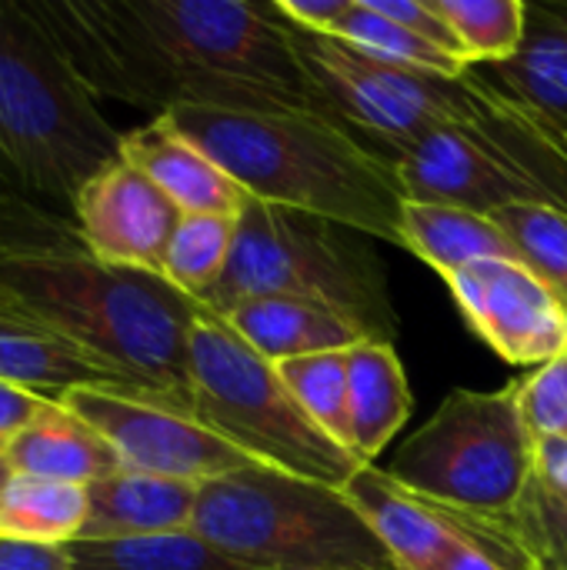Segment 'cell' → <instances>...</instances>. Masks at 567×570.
I'll use <instances>...</instances> for the list:
<instances>
[{
  "label": "cell",
  "instance_id": "obj_33",
  "mask_svg": "<svg viewBox=\"0 0 567 570\" xmlns=\"http://www.w3.org/2000/svg\"><path fill=\"white\" fill-rule=\"evenodd\" d=\"M351 3L354 0H274L277 13L291 27L307 30V33H328V37L338 33Z\"/></svg>",
  "mask_w": 567,
  "mask_h": 570
},
{
  "label": "cell",
  "instance_id": "obj_7",
  "mask_svg": "<svg viewBox=\"0 0 567 570\" xmlns=\"http://www.w3.org/2000/svg\"><path fill=\"white\" fill-rule=\"evenodd\" d=\"M187 414L254 464L344 491L361 461L334 444L294 401L277 367L224 317L201 307L190 327Z\"/></svg>",
  "mask_w": 567,
  "mask_h": 570
},
{
  "label": "cell",
  "instance_id": "obj_15",
  "mask_svg": "<svg viewBox=\"0 0 567 570\" xmlns=\"http://www.w3.org/2000/svg\"><path fill=\"white\" fill-rule=\"evenodd\" d=\"M344 498L368 521L401 570H441L458 544L451 524L378 464H361L344 484Z\"/></svg>",
  "mask_w": 567,
  "mask_h": 570
},
{
  "label": "cell",
  "instance_id": "obj_23",
  "mask_svg": "<svg viewBox=\"0 0 567 570\" xmlns=\"http://www.w3.org/2000/svg\"><path fill=\"white\" fill-rule=\"evenodd\" d=\"M401 247L451 277L478 261H521L508 234L481 214L444 204H404Z\"/></svg>",
  "mask_w": 567,
  "mask_h": 570
},
{
  "label": "cell",
  "instance_id": "obj_2",
  "mask_svg": "<svg viewBox=\"0 0 567 570\" xmlns=\"http://www.w3.org/2000/svg\"><path fill=\"white\" fill-rule=\"evenodd\" d=\"M0 301L100 361L127 391L187 411L201 304L160 274L97 261L74 217L0 197Z\"/></svg>",
  "mask_w": 567,
  "mask_h": 570
},
{
  "label": "cell",
  "instance_id": "obj_10",
  "mask_svg": "<svg viewBox=\"0 0 567 570\" xmlns=\"http://www.w3.org/2000/svg\"><path fill=\"white\" fill-rule=\"evenodd\" d=\"M57 401L84 417L127 471L201 488L254 464L234 444L207 431L194 414L157 397L117 387H74Z\"/></svg>",
  "mask_w": 567,
  "mask_h": 570
},
{
  "label": "cell",
  "instance_id": "obj_3",
  "mask_svg": "<svg viewBox=\"0 0 567 570\" xmlns=\"http://www.w3.org/2000/svg\"><path fill=\"white\" fill-rule=\"evenodd\" d=\"M157 117L194 140L247 197L401 247L408 200L398 170L344 124L297 110L207 107H174Z\"/></svg>",
  "mask_w": 567,
  "mask_h": 570
},
{
  "label": "cell",
  "instance_id": "obj_5",
  "mask_svg": "<svg viewBox=\"0 0 567 570\" xmlns=\"http://www.w3.org/2000/svg\"><path fill=\"white\" fill-rule=\"evenodd\" d=\"M247 297H301L334 307L378 344H394L401 331L371 237L254 197L237 214L231 264L201 307L224 317Z\"/></svg>",
  "mask_w": 567,
  "mask_h": 570
},
{
  "label": "cell",
  "instance_id": "obj_12",
  "mask_svg": "<svg viewBox=\"0 0 567 570\" xmlns=\"http://www.w3.org/2000/svg\"><path fill=\"white\" fill-rule=\"evenodd\" d=\"M70 217L97 261L160 274L180 210L144 170L117 157L84 184Z\"/></svg>",
  "mask_w": 567,
  "mask_h": 570
},
{
  "label": "cell",
  "instance_id": "obj_29",
  "mask_svg": "<svg viewBox=\"0 0 567 570\" xmlns=\"http://www.w3.org/2000/svg\"><path fill=\"white\" fill-rule=\"evenodd\" d=\"M341 40H348L351 47L374 53L388 63L398 67H411V70H424V73H441V77H461L468 70V63L451 53L448 47L394 23L391 17L378 13L368 0H354L351 10L344 13L338 33Z\"/></svg>",
  "mask_w": 567,
  "mask_h": 570
},
{
  "label": "cell",
  "instance_id": "obj_13",
  "mask_svg": "<svg viewBox=\"0 0 567 570\" xmlns=\"http://www.w3.org/2000/svg\"><path fill=\"white\" fill-rule=\"evenodd\" d=\"M404 200L495 217L511 204H548L545 194L465 127H434L394 160Z\"/></svg>",
  "mask_w": 567,
  "mask_h": 570
},
{
  "label": "cell",
  "instance_id": "obj_21",
  "mask_svg": "<svg viewBox=\"0 0 567 570\" xmlns=\"http://www.w3.org/2000/svg\"><path fill=\"white\" fill-rule=\"evenodd\" d=\"M478 70L567 140V0H531L521 50Z\"/></svg>",
  "mask_w": 567,
  "mask_h": 570
},
{
  "label": "cell",
  "instance_id": "obj_14",
  "mask_svg": "<svg viewBox=\"0 0 567 570\" xmlns=\"http://www.w3.org/2000/svg\"><path fill=\"white\" fill-rule=\"evenodd\" d=\"M120 157L144 170L180 214L237 217L247 200L237 180L164 117H150V124L127 130L120 137Z\"/></svg>",
  "mask_w": 567,
  "mask_h": 570
},
{
  "label": "cell",
  "instance_id": "obj_35",
  "mask_svg": "<svg viewBox=\"0 0 567 570\" xmlns=\"http://www.w3.org/2000/svg\"><path fill=\"white\" fill-rule=\"evenodd\" d=\"M0 570H74L67 548H43L0 538Z\"/></svg>",
  "mask_w": 567,
  "mask_h": 570
},
{
  "label": "cell",
  "instance_id": "obj_4",
  "mask_svg": "<svg viewBox=\"0 0 567 570\" xmlns=\"http://www.w3.org/2000/svg\"><path fill=\"white\" fill-rule=\"evenodd\" d=\"M120 137L20 0H0V194L70 217Z\"/></svg>",
  "mask_w": 567,
  "mask_h": 570
},
{
  "label": "cell",
  "instance_id": "obj_26",
  "mask_svg": "<svg viewBox=\"0 0 567 570\" xmlns=\"http://www.w3.org/2000/svg\"><path fill=\"white\" fill-rule=\"evenodd\" d=\"M237 237V217L227 214H180L167 254H164V281L194 297L197 304L217 287L231 264Z\"/></svg>",
  "mask_w": 567,
  "mask_h": 570
},
{
  "label": "cell",
  "instance_id": "obj_6",
  "mask_svg": "<svg viewBox=\"0 0 567 570\" xmlns=\"http://www.w3.org/2000/svg\"><path fill=\"white\" fill-rule=\"evenodd\" d=\"M190 531L254 570H401L344 491L264 464L201 484Z\"/></svg>",
  "mask_w": 567,
  "mask_h": 570
},
{
  "label": "cell",
  "instance_id": "obj_30",
  "mask_svg": "<svg viewBox=\"0 0 567 570\" xmlns=\"http://www.w3.org/2000/svg\"><path fill=\"white\" fill-rule=\"evenodd\" d=\"M518 257L561 297L567 307V214L551 204H511L491 217Z\"/></svg>",
  "mask_w": 567,
  "mask_h": 570
},
{
  "label": "cell",
  "instance_id": "obj_11",
  "mask_svg": "<svg viewBox=\"0 0 567 570\" xmlns=\"http://www.w3.org/2000/svg\"><path fill=\"white\" fill-rule=\"evenodd\" d=\"M444 284L468 327L508 364L541 367L567 351V307L525 261H478Z\"/></svg>",
  "mask_w": 567,
  "mask_h": 570
},
{
  "label": "cell",
  "instance_id": "obj_17",
  "mask_svg": "<svg viewBox=\"0 0 567 570\" xmlns=\"http://www.w3.org/2000/svg\"><path fill=\"white\" fill-rule=\"evenodd\" d=\"M434 508V504H431ZM461 538L511 570H567V498L531 481L525 498L498 518L434 508Z\"/></svg>",
  "mask_w": 567,
  "mask_h": 570
},
{
  "label": "cell",
  "instance_id": "obj_9",
  "mask_svg": "<svg viewBox=\"0 0 567 570\" xmlns=\"http://www.w3.org/2000/svg\"><path fill=\"white\" fill-rule=\"evenodd\" d=\"M287 33L334 114L391 164L434 127H468L478 114V87L468 70L461 77L424 73L364 53L341 37L291 23Z\"/></svg>",
  "mask_w": 567,
  "mask_h": 570
},
{
  "label": "cell",
  "instance_id": "obj_1",
  "mask_svg": "<svg viewBox=\"0 0 567 570\" xmlns=\"http://www.w3.org/2000/svg\"><path fill=\"white\" fill-rule=\"evenodd\" d=\"M20 7L97 100H124L154 117L207 107L297 110L344 124L304 70L274 0H20Z\"/></svg>",
  "mask_w": 567,
  "mask_h": 570
},
{
  "label": "cell",
  "instance_id": "obj_20",
  "mask_svg": "<svg viewBox=\"0 0 567 570\" xmlns=\"http://www.w3.org/2000/svg\"><path fill=\"white\" fill-rule=\"evenodd\" d=\"M0 381L43 397H63L74 387L127 391L100 361L53 334L37 317L0 301Z\"/></svg>",
  "mask_w": 567,
  "mask_h": 570
},
{
  "label": "cell",
  "instance_id": "obj_37",
  "mask_svg": "<svg viewBox=\"0 0 567 570\" xmlns=\"http://www.w3.org/2000/svg\"><path fill=\"white\" fill-rule=\"evenodd\" d=\"M454 531V528H451ZM458 534V531H454ZM441 570H511L508 564H501L498 558H491L488 551H481L478 544H471L468 538L458 534L454 551L448 554V561L441 564Z\"/></svg>",
  "mask_w": 567,
  "mask_h": 570
},
{
  "label": "cell",
  "instance_id": "obj_24",
  "mask_svg": "<svg viewBox=\"0 0 567 570\" xmlns=\"http://www.w3.org/2000/svg\"><path fill=\"white\" fill-rule=\"evenodd\" d=\"M87 511V488L13 474L0 501V538L67 548L84 534Z\"/></svg>",
  "mask_w": 567,
  "mask_h": 570
},
{
  "label": "cell",
  "instance_id": "obj_19",
  "mask_svg": "<svg viewBox=\"0 0 567 570\" xmlns=\"http://www.w3.org/2000/svg\"><path fill=\"white\" fill-rule=\"evenodd\" d=\"M13 474L90 488L120 471L110 444L63 401L47 397L40 414L3 448Z\"/></svg>",
  "mask_w": 567,
  "mask_h": 570
},
{
  "label": "cell",
  "instance_id": "obj_22",
  "mask_svg": "<svg viewBox=\"0 0 567 570\" xmlns=\"http://www.w3.org/2000/svg\"><path fill=\"white\" fill-rule=\"evenodd\" d=\"M411 414L408 374L394 344L364 341L351 347V451L361 464H378V454L394 441Z\"/></svg>",
  "mask_w": 567,
  "mask_h": 570
},
{
  "label": "cell",
  "instance_id": "obj_18",
  "mask_svg": "<svg viewBox=\"0 0 567 570\" xmlns=\"http://www.w3.org/2000/svg\"><path fill=\"white\" fill-rule=\"evenodd\" d=\"M224 321L271 364L351 351L368 341L351 317L301 297H247L234 304Z\"/></svg>",
  "mask_w": 567,
  "mask_h": 570
},
{
  "label": "cell",
  "instance_id": "obj_38",
  "mask_svg": "<svg viewBox=\"0 0 567 570\" xmlns=\"http://www.w3.org/2000/svg\"><path fill=\"white\" fill-rule=\"evenodd\" d=\"M10 478H13V468L7 464V458H3V451H0V501H3V491H7V484H10Z\"/></svg>",
  "mask_w": 567,
  "mask_h": 570
},
{
  "label": "cell",
  "instance_id": "obj_36",
  "mask_svg": "<svg viewBox=\"0 0 567 570\" xmlns=\"http://www.w3.org/2000/svg\"><path fill=\"white\" fill-rule=\"evenodd\" d=\"M535 481L567 498V434L535 441Z\"/></svg>",
  "mask_w": 567,
  "mask_h": 570
},
{
  "label": "cell",
  "instance_id": "obj_34",
  "mask_svg": "<svg viewBox=\"0 0 567 570\" xmlns=\"http://www.w3.org/2000/svg\"><path fill=\"white\" fill-rule=\"evenodd\" d=\"M43 404H47L43 394L27 391L10 381H0V451L40 414Z\"/></svg>",
  "mask_w": 567,
  "mask_h": 570
},
{
  "label": "cell",
  "instance_id": "obj_31",
  "mask_svg": "<svg viewBox=\"0 0 567 570\" xmlns=\"http://www.w3.org/2000/svg\"><path fill=\"white\" fill-rule=\"evenodd\" d=\"M515 401L531 438H558L567 434V351L531 367L521 381H511Z\"/></svg>",
  "mask_w": 567,
  "mask_h": 570
},
{
  "label": "cell",
  "instance_id": "obj_32",
  "mask_svg": "<svg viewBox=\"0 0 567 570\" xmlns=\"http://www.w3.org/2000/svg\"><path fill=\"white\" fill-rule=\"evenodd\" d=\"M368 3H371L378 13L391 17L394 23H401V27H408V30H414V33H421V37L441 43V47H448L451 53L461 57V47H458L451 27L444 23V17L434 10L431 0H368ZM461 60H465V57H461Z\"/></svg>",
  "mask_w": 567,
  "mask_h": 570
},
{
  "label": "cell",
  "instance_id": "obj_16",
  "mask_svg": "<svg viewBox=\"0 0 567 570\" xmlns=\"http://www.w3.org/2000/svg\"><path fill=\"white\" fill-rule=\"evenodd\" d=\"M87 524L77 541H127L177 534L194 528L197 484L140 474L120 468L117 474L87 488Z\"/></svg>",
  "mask_w": 567,
  "mask_h": 570
},
{
  "label": "cell",
  "instance_id": "obj_39",
  "mask_svg": "<svg viewBox=\"0 0 567 570\" xmlns=\"http://www.w3.org/2000/svg\"><path fill=\"white\" fill-rule=\"evenodd\" d=\"M0 197H3V194H0Z\"/></svg>",
  "mask_w": 567,
  "mask_h": 570
},
{
  "label": "cell",
  "instance_id": "obj_27",
  "mask_svg": "<svg viewBox=\"0 0 567 570\" xmlns=\"http://www.w3.org/2000/svg\"><path fill=\"white\" fill-rule=\"evenodd\" d=\"M274 367L301 411L334 444L351 451V351L307 354Z\"/></svg>",
  "mask_w": 567,
  "mask_h": 570
},
{
  "label": "cell",
  "instance_id": "obj_25",
  "mask_svg": "<svg viewBox=\"0 0 567 570\" xmlns=\"http://www.w3.org/2000/svg\"><path fill=\"white\" fill-rule=\"evenodd\" d=\"M67 558L74 570H254L194 531L127 541H74L67 544Z\"/></svg>",
  "mask_w": 567,
  "mask_h": 570
},
{
  "label": "cell",
  "instance_id": "obj_8",
  "mask_svg": "<svg viewBox=\"0 0 567 570\" xmlns=\"http://www.w3.org/2000/svg\"><path fill=\"white\" fill-rule=\"evenodd\" d=\"M388 474L434 508L508 514L535 481V438L521 421L515 387L451 391L401 444Z\"/></svg>",
  "mask_w": 567,
  "mask_h": 570
},
{
  "label": "cell",
  "instance_id": "obj_28",
  "mask_svg": "<svg viewBox=\"0 0 567 570\" xmlns=\"http://www.w3.org/2000/svg\"><path fill=\"white\" fill-rule=\"evenodd\" d=\"M431 3L451 27L468 67L508 63L525 43V27H528L525 0H431Z\"/></svg>",
  "mask_w": 567,
  "mask_h": 570
}]
</instances>
